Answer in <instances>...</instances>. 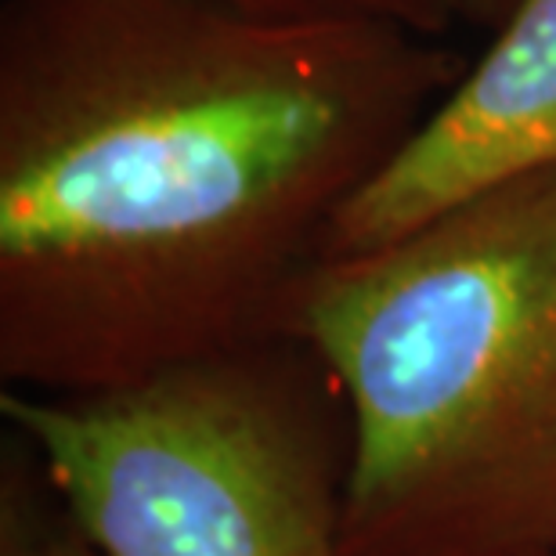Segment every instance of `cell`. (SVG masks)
Masks as SVG:
<instances>
[{
	"mask_svg": "<svg viewBox=\"0 0 556 556\" xmlns=\"http://www.w3.org/2000/svg\"><path fill=\"white\" fill-rule=\"evenodd\" d=\"M463 70L387 22L8 0L4 387L113 391L286 337L340 210Z\"/></svg>",
	"mask_w": 556,
	"mask_h": 556,
	"instance_id": "cell-1",
	"label": "cell"
},
{
	"mask_svg": "<svg viewBox=\"0 0 556 556\" xmlns=\"http://www.w3.org/2000/svg\"><path fill=\"white\" fill-rule=\"evenodd\" d=\"M286 337L351 413L343 556H556V170L321 261Z\"/></svg>",
	"mask_w": 556,
	"mask_h": 556,
	"instance_id": "cell-2",
	"label": "cell"
},
{
	"mask_svg": "<svg viewBox=\"0 0 556 556\" xmlns=\"http://www.w3.org/2000/svg\"><path fill=\"white\" fill-rule=\"evenodd\" d=\"M0 413L102 556H343L351 413L300 337Z\"/></svg>",
	"mask_w": 556,
	"mask_h": 556,
	"instance_id": "cell-3",
	"label": "cell"
},
{
	"mask_svg": "<svg viewBox=\"0 0 556 556\" xmlns=\"http://www.w3.org/2000/svg\"><path fill=\"white\" fill-rule=\"evenodd\" d=\"M546 170H556V0H520L481 59L340 210L326 261L387 247Z\"/></svg>",
	"mask_w": 556,
	"mask_h": 556,
	"instance_id": "cell-4",
	"label": "cell"
},
{
	"mask_svg": "<svg viewBox=\"0 0 556 556\" xmlns=\"http://www.w3.org/2000/svg\"><path fill=\"white\" fill-rule=\"evenodd\" d=\"M220 4L278 18H362L413 29L419 37H444L463 22V0H220Z\"/></svg>",
	"mask_w": 556,
	"mask_h": 556,
	"instance_id": "cell-5",
	"label": "cell"
},
{
	"mask_svg": "<svg viewBox=\"0 0 556 556\" xmlns=\"http://www.w3.org/2000/svg\"><path fill=\"white\" fill-rule=\"evenodd\" d=\"M4 556H102L91 539L84 535L80 528L70 525L65 528H51V531H15L4 528Z\"/></svg>",
	"mask_w": 556,
	"mask_h": 556,
	"instance_id": "cell-6",
	"label": "cell"
},
{
	"mask_svg": "<svg viewBox=\"0 0 556 556\" xmlns=\"http://www.w3.org/2000/svg\"><path fill=\"white\" fill-rule=\"evenodd\" d=\"M517 4L520 0H463V22H473V26H484V29H498Z\"/></svg>",
	"mask_w": 556,
	"mask_h": 556,
	"instance_id": "cell-7",
	"label": "cell"
}]
</instances>
